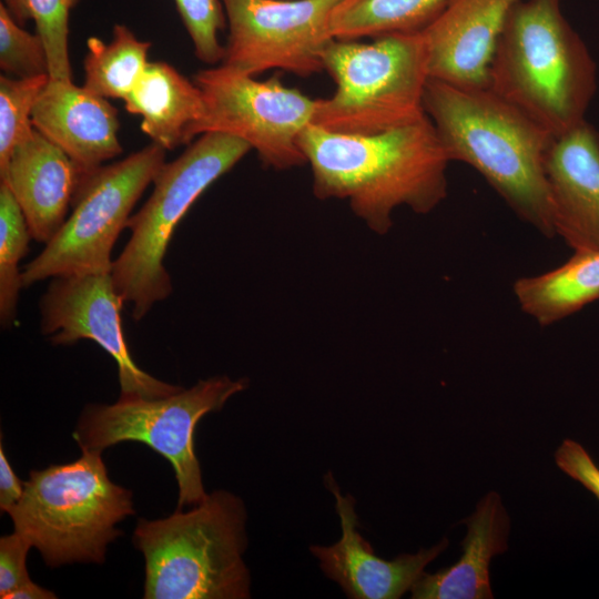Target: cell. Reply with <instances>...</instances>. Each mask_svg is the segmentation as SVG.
Listing matches in <instances>:
<instances>
[{
	"label": "cell",
	"instance_id": "obj_29",
	"mask_svg": "<svg viewBox=\"0 0 599 599\" xmlns=\"http://www.w3.org/2000/svg\"><path fill=\"white\" fill-rule=\"evenodd\" d=\"M558 468L599 500V466L578 441L565 439L555 453Z\"/></svg>",
	"mask_w": 599,
	"mask_h": 599
},
{
	"label": "cell",
	"instance_id": "obj_26",
	"mask_svg": "<svg viewBox=\"0 0 599 599\" xmlns=\"http://www.w3.org/2000/svg\"><path fill=\"white\" fill-rule=\"evenodd\" d=\"M0 68L17 79L49 75L48 54L38 33H30L0 3Z\"/></svg>",
	"mask_w": 599,
	"mask_h": 599
},
{
	"label": "cell",
	"instance_id": "obj_24",
	"mask_svg": "<svg viewBox=\"0 0 599 599\" xmlns=\"http://www.w3.org/2000/svg\"><path fill=\"white\" fill-rule=\"evenodd\" d=\"M80 0H4L3 4L20 26L32 20L42 39L49 61V77L72 81L69 58V16Z\"/></svg>",
	"mask_w": 599,
	"mask_h": 599
},
{
	"label": "cell",
	"instance_id": "obj_20",
	"mask_svg": "<svg viewBox=\"0 0 599 599\" xmlns=\"http://www.w3.org/2000/svg\"><path fill=\"white\" fill-rule=\"evenodd\" d=\"M514 293L520 308L546 326L599 300V250L575 251L562 265L519 278Z\"/></svg>",
	"mask_w": 599,
	"mask_h": 599
},
{
	"label": "cell",
	"instance_id": "obj_5",
	"mask_svg": "<svg viewBox=\"0 0 599 599\" xmlns=\"http://www.w3.org/2000/svg\"><path fill=\"white\" fill-rule=\"evenodd\" d=\"M7 512L14 531L53 568L103 562L106 546L122 532L115 525L134 510L131 491L110 480L101 451L82 449L74 461L31 470Z\"/></svg>",
	"mask_w": 599,
	"mask_h": 599
},
{
	"label": "cell",
	"instance_id": "obj_2",
	"mask_svg": "<svg viewBox=\"0 0 599 599\" xmlns=\"http://www.w3.org/2000/svg\"><path fill=\"white\" fill-rule=\"evenodd\" d=\"M424 110L449 161L473 166L524 221L555 235L546 165L556 138L490 88L429 79Z\"/></svg>",
	"mask_w": 599,
	"mask_h": 599
},
{
	"label": "cell",
	"instance_id": "obj_16",
	"mask_svg": "<svg viewBox=\"0 0 599 599\" xmlns=\"http://www.w3.org/2000/svg\"><path fill=\"white\" fill-rule=\"evenodd\" d=\"M32 124L84 174L122 153L118 110L72 81L49 79L34 105Z\"/></svg>",
	"mask_w": 599,
	"mask_h": 599
},
{
	"label": "cell",
	"instance_id": "obj_17",
	"mask_svg": "<svg viewBox=\"0 0 599 599\" xmlns=\"http://www.w3.org/2000/svg\"><path fill=\"white\" fill-rule=\"evenodd\" d=\"M85 174L35 128L13 150L0 176L18 202L31 238L47 244L60 231Z\"/></svg>",
	"mask_w": 599,
	"mask_h": 599
},
{
	"label": "cell",
	"instance_id": "obj_28",
	"mask_svg": "<svg viewBox=\"0 0 599 599\" xmlns=\"http://www.w3.org/2000/svg\"><path fill=\"white\" fill-rule=\"evenodd\" d=\"M32 547L29 540L13 531L0 538V598L31 581L26 558Z\"/></svg>",
	"mask_w": 599,
	"mask_h": 599
},
{
	"label": "cell",
	"instance_id": "obj_1",
	"mask_svg": "<svg viewBox=\"0 0 599 599\" xmlns=\"http://www.w3.org/2000/svg\"><path fill=\"white\" fill-rule=\"evenodd\" d=\"M298 145L309 164L313 193L346 200L377 234L392 227L402 205L418 214L433 211L447 194L450 162L427 114L376 134H346L308 124Z\"/></svg>",
	"mask_w": 599,
	"mask_h": 599
},
{
	"label": "cell",
	"instance_id": "obj_9",
	"mask_svg": "<svg viewBox=\"0 0 599 599\" xmlns=\"http://www.w3.org/2000/svg\"><path fill=\"white\" fill-rule=\"evenodd\" d=\"M164 163L165 149L152 142L121 161L85 174L71 214L24 266L23 287L60 276L111 273L114 243Z\"/></svg>",
	"mask_w": 599,
	"mask_h": 599
},
{
	"label": "cell",
	"instance_id": "obj_14",
	"mask_svg": "<svg viewBox=\"0 0 599 599\" xmlns=\"http://www.w3.org/2000/svg\"><path fill=\"white\" fill-rule=\"evenodd\" d=\"M520 0H448L420 30L429 79L460 88H489L494 54Z\"/></svg>",
	"mask_w": 599,
	"mask_h": 599
},
{
	"label": "cell",
	"instance_id": "obj_30",
	"mask_svg": "<svg viewBox=\"0 0 599 599\" xmlns=\"http://www.w3.org/2000/svg\"><path fill=\"white\" fill-rule=\"evenodd\" d=\"M23 493V481H21L11 468L0 445V508L8 511L21 498Z\"/></svg>",
	"mask_w": 599,
	"mask_h": 599
},
{
	"label": "cell",
	"instance_id": "obj_4",
	"mask_svg": "<svg viewBox=\"0 0 599 599\" xmlns=\"http://www.w3.org/2000/svg\"><path fill=\"white\" fill-rule=\"evenodd\" d=\"M246 518L242 499L221 489L187 511L140 519L133 542L144 556V598H250Z\"/></svg>",
	"mask_w": 599,
	"mask_h": 599
},
{
	"label": "cell",
	"instance_id": "obj_6",
	"mask_svg": "<svg viewBox=\"0 0 599 599\" xmlns=\"http://www.w3.org/2000/svg\"><path fill=\"white\" fill-rule=\"evenodd\" d=\"M323 67L336 90L316 99L313 124L346 134H376L413 123L426 113L429 80L420 31L393 32L370 42L334 39Z\"/></svg>",
	"mask_w": 599,
	"mask_h": 599
},
{
	"label": "cell",
	"instance_id": "obj_10",
	"mask_svg": "<svg viewBox=\"0 0 599 599\" xmlns=\"http://www.w3.org/2000/svg\"><path fill=\"white\" fill-rule=\"evenodd\" d=\"M194 82L205 103L200 135L220 132L244 140L275 170L306 164L298 138L313 122L316 100L278 75L257 81L224 64L199 71Z\"/></svg>",
	"mask_w": 599,
	"mask_h": 599
},
{
	"label": "cell",
	"instance_id": "obj_11",
	"mask_svg": "<svg viewBox=\"0 0 599 599\" xmlns=\"http://www.w3.org/2000/svg\"><path fill=\"white\" fill-rule=\"evenodd\" d=\"M339 1L222 0L229 23L222 64L252 77L272 69L321 72L334 40L328 19Z\"/></svg>",
	"mask_w": 599,
	"mask_h": 599
},
{
	"label": "cell",
	"instance_id": "obj_21",
	"mask_svg": "<svg viewBox=\"0 0 599 599\" xmlns=\"http://www.w3.org/2000/svg\"><path fill=\"white\" fill-rule=\"evenodd\" d=\"M448 0H341L328 19L334 39L358 40L425 28Z\"/></svg>",
	"mask_w": 599,
	"mask_h": 599
},
{
	"label": "cell",
	"instance_id": "obj_18",
	"mask_svg": "<svg viewBox=\"0 0 599 599\" xmlns=\"http://www.w3.org/2000/svg\"><path fill=\"white\" fill-rule=\"evenodd\" d=\"M467 534L457 562L435 573L423 572L410 589L414 599L493 598L489 564L508 548L510 520L500 496L490 491L464 520Z\"/></svg>",
	"mask_w": 599,
	"mask_h": 599
},
{
	"label": "cell",
	"instance_id": "obj_23",
	"mask_svg": "<svg viewBox=\"0 0 599 599\" xmlns=\"http://www.w3.org/2000/svg\"><path fill=\"white\" fill-rule=\"evenodd\" d=\"M31 238L26 217L6 183H0V319L11 326L22 285L19 262Z\"/></svg>",
	"mask_w": 599,
	"mask_h": 599
},
{
	"label": "cell",
	"instance_id": "obj_19",
	"mask_svg": "<svg viewBox=\"0 0 599 599\" xmlns=\"http://www.w3.org/2000/svg\"><path fill=\"white\" fill-rule=\"evenodd\" d=\"M124 106L142 116L141 130L165 150L189 144L200 135L205 118L200 88L166 62H149Z\"/></svg>",
	"mask_w": 599,
	"mask_h": 599
},
{
	"label": "cell",
	"instance_id": "obj_7",
	"mask_svg": "<svg viewBox=\"0 0 599 599\" xmlns=\"http://www.w3.org/2000/svg\"><path fill=\"white\" fill-rule=\"evenodd\" d=\"M251 149L236 136L207 132L158 172L149 200L128 221L131 237L110 273L120 296L132 303L135 321L172 292L163 260L177 223L197 197Z\"/></svg>",
	"mask_w": 599,
	"mask_h": 599
},
{
	"label": "cell",
	"instance_id": "obj_3",
	"mask_svg": "<svg viewBox=\"0 0 599 599\" xmlns=\"http://www.w3.org/2000/svg\"><path fill=\"white\" fill-rule=\"evenodd\" d=\"M489 88L556 139L586 121L597 68L565 18L561 0H520L512 7L490 65Z\"/></svg>",
	"mask_w": 599,
	"mask_h": 599
},
{
	"label": "cell",
	"instance_id": "obj_12",
	"mask_svg": "<svg viewBox=\"0 0 599 599\" xmlns=\"http://www.w3.org/2000/svg\"><path fill=\"white\" fill-rule=\"evenodd\" d=\"M123 298L110 273L53 277L40 300V328L53 345L99 344L116 365L120 397L160 398L182 387L154 378L133 361L123 336Z\"/></svg>",
	"mask_w": 599,
	"mask_h": 599
},
{
	"label": "cell",
	"instance_id": "obj_25",
	"mask_svg": "<svg viewBox=\"0 0 599 599\" xmlns=\"http://www.w3.org/2000/svg\"><path fill=\"white\" fill-rule=\"evenodd\" d=\"M49 79L0 77V176L13 150L32 133V112Z\"/></svg>",
	"mask_w": 599,
	"mask_h": 599
},
{
	"label": "cell",
	"instance_id": "obj_13",
	"mask_svg": "<svg viewBox=\"0 0 599 599\" xmlns=\"http://www.w3.org/2000/svg\"><path fill=\"white\" fill-rule=\"evenodd\" d=\"M324 483L335 497L342 536L332 546L313 545L309 550L318 559L326 577L338 583L348 598H400L412 589L425 567L448 547V539L444 538L432 548L402 554L393 560L377 557L356 529L354 497L342 495L332 473L325 475Z\"/></svg>",
	"mask_w": 599,
	"mask_h": 599
},
{
	"label": "cell",
	"instance_id": "obj_31",
	"mask_svg": "<svg viewBox=\"0 0 599 599\" xmlns=\"http://www.w3.org/2000/svg\"><path fill=\"white\" fill-rule=\"evenodd\" d=\"M57 596L32 580L11 591L4 599H52Z\"/></svg>",
	"mask_w": 599,
	"mask_h": 599
},
{
	"label": "cell",
	"instance_id": "obj_15",
	"mask_svg": "<svg viewBox=\"0 0 599 599\" xmlns=\"http://www.w3.org/2000/svg\"><path fill=\"white\" fill-rule=\"evenodd\" d=\"M555 234L599 250V133L587 121L557 138L547 158Z\"/></svg>",
	"mask_w": 599,
	"mask_h": 599
},
{
	"label": "cell",
	"instance_id": "obj_22",
	"mask_svg": "<svg viewBox=\"0 0 599 599\" xmlns=\"http://www.w3.org/2000/svg\"><path fill=\"white\" fill-rule=\"evenodd\" d=\"M87 47L83 87L106 99L124 100L149 64L151 43L138 39L128 27L115 24L109 44L90 37Z\"/></svg>",
	"mask_w": 599,
	"mask_h": 599
},
{
	"label": "cell",
	"instance_id": "obj_8",
	"mask_svg": "<svg viewBox=\"0 0 599 599\" xmlns=\"http://www.w3.org/2000/svg\"><path fill=\"white\" fill-rule=\"evenodd\" d=\"M245 378L215 376L160 398H119L112 405H89L73 434L81 449L101 451L123 441H139L165 457L179 485L177 509L196 506L207 494L194 450V430L207 413L222 409L247 388Z\"/></svg>",
	"mask_w": 599,
	"mask_h": 599
},
{
	"label": "cell",
	"instance_id": "obj_27",
	"mask_svg": "<svg viewBox=\"0 0 599 599\" xmlns=\"http://www.w3.org/2000/svg\"><path fill=\"white\" fill-rule=\"evenodd\" d=\"M194 45L197 59L214 65L224 58L219 32L224 28L220 0H174Z\"/></svg>",
	"mask_w": 599,
	"mask_h": 599
}]
</instances>
